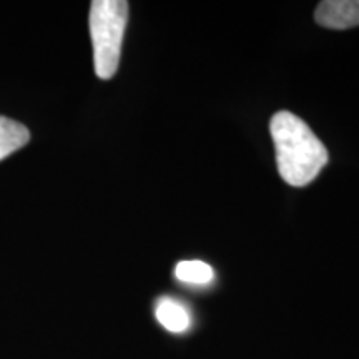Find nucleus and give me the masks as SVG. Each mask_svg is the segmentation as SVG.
I'll return each instance as SVG.
<instances>
[{
  "instance_id": "423d86ee",
  "label": "nucleus",
  "mask_w": 359,
  "mask_h": 359,
  "mask_svg": "<svg viewBox=\"0 0 359 359\" xmlns=\"http://www.w3.org/2000/svg\"><path fill=\"white\" fill-rule=\"evenodd\" d=\"M175 278L187 285H210L215 280V271L208 263L198 259L180 262L175 268Z\"/></svg>"
},
{
  "instance_id": "f257e3e1",
  "label": "nucleus",
  "mask_w": 359,
  "mask_h": 359,
  "mask_svg": "<svg viewBox=\"0 0 359 359\" xmlns=\"http://www.w3.org/2000/svg\"><path fill=\"white\" fill-rule=\"evenodd\" d=\"M278 172L291 187H304L327 163V150L313 130L291 111H278L269 123Z\"/></svg>"
},
{
  "instance_id": "f03ea898",
  "label": "nucleus",
  "mask_w": 359,
  "mask_h": 359,
  "mask_svg": "<svg viewBox=\"0 0 359 359\" xmlns=\"http://www.w3.org/2000/svg\"><path fill=\"white\" fill-rule=\"evenodd\" d=\"M127 22L128 2L125 0L92 2L88 24L93 43V64L98 79L109 80L116 74Z\"/></svg>"
},
{
  "instance_id": "7ed1b4c3",
  "label": "nucleus",
  "mask_w": 359,
  "mask_h": 359,
  "mask_svg": "<svg viewBox=\"0 0 359 359\" xmlns=\"http://www.w3.org/2000/svg\"><path fill=\"white\" fill-rule=\"evenodd\" d=\"M314 20L326 29L344 30L359 25V0H325L314 11Z\"/></svg>"
},
{
  "instance_id": "20e7f679",
  "label": "nucleus",
  "mask_w": 359,
  "mask_h": 359,
  "mask_svg": "<svg viewBox=\"0 0 359 359\" xmlns=\"http://www.w3.org/2000/svg\"><path fill=\"white\" fill-rule=\"evenodd\" d=\"M155 316L170 333H183L191 325V316L185 304L172 298L158 299L155 306Z\"/></svg>"
},
{
  "instance_id": "39448f33",
  "label": "nucleus",
  "mask_w": 359,
  "mask_h": 359,
  "mask_svg": "<svg viewBox=\"0 0 359 359\" xmlns=\"http://www.w3.org/2000/svg\"><path fill=\"white\" fill-rule=\"evenodd\" d=\"M30 140V132L15 120L0 116V160L20 150Z\"/></svg>"
}]
</instances>
